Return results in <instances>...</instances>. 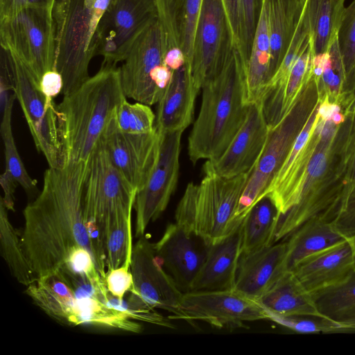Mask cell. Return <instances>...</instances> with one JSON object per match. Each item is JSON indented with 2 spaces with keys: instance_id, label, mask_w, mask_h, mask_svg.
I'll list each match as a JSON object with an SVG mask.
<instances>
[{
  "instance_id": "obj_31",
  "label": "cell",
  "mask_w": 355,
  "mask_h": 355,
  "mask_svg": "<svg viewBox=\"0 0 355 355\" xmlns=\"http://www.w3.org/2000/svg\"><path fill=\"white\" fill-rule=\"evenodd\" d=\"M338 205L355 196V114L345 118L336 141Z\"/></svg>"
},
{
  "instance_id": "obj_29",
  "label": "cell",
  "mask_w": 355,
  "mask_h": 355,
  "mask_svg": "<svg viewBox=\"0 0 355 355\" xmlns=\"http://www.w3.org/2000/svg\"><path fill=\"white\" fill-rule=\"evenodd\" d=\"M345 0H306L304 17L315 55L326 52L338 36Z\"/></svg>"
},
{
  "instance_id": "obj_9",
  "label": "cell",
  "mask_w": 355,
  "mask_h": 355,
  "mask_svg": "<svg viewBox=\"0 0 355 355\" xmlns=\"http://www.w3.org/2000/svg\"><path fill=\"white\" fill-rule=\"evenodd\" d=\"M3 51L12 70L17 99L37 150L44 155L50 168L64 167L67 164L64 124L58 105L40 91L21 62L13 53Z\"/></svg>"
},
{
  "instance_id": "obj_39",
  "label": "cell",
  "mask_w": 355,
  "mask_h": 355,
  "mask_svg": "<svg viewBox=\"0 0 355 355\" xmlns=\"http://www.w3.org/2000/svg\"><path fill=\"white\" fill-rule=\"evenodd\" d=\"M260 8V0H239L240 54L248 64Z\"/></svg>"
},
{
  "instance_id": "obj_28",
  "label": "cell",
  "mask_w": 355,
  "mask_h": 355,
  "mask_svg": "<svg viewBox=\"0 0 355 355\" xmlns=\"http://www.w3.org/2000/svg\"><path fill=\"white\" fill-rule=\"evenodd\" d=\"M305 1L306 0H268L270 35V78L278 69L286 53Z\"/></svg>"
},
{
  "instance_id": "obj_20",
  "label": "cell",
  "mask_w": 355,
  "mask_h": 355,
  "mask_svg": "<svg viewBox=\"0 0 355 355\" xmlns=\"http://www.w3.org/2000/svg\"><path fill=\"white\" fill-rule=\"evenodd\" d=\"M354 270L355 250L347 239L308 256L291 271L313 296L340 284Z\"/></svg>"
},
{
  "instance_id": "obj_30",
  "label": "cell",
  "mask_w": 355,
  "mask_h": 355,
  "mask_svg": "<svg viewBox=\"0 0 355 355\" xmlns=\"http://www.w3.org/2000/svg\"><path fill=\"white\" fill-rule=\"evenodd\" d=\"M279 213L268 196L260 199L242 222V254H248L274 243Z\"/></svg>"
},
{
  "instance_id": "obj_25",
  "label": "cell",
  "mask_w": 355,
  "mask_h": 355,
  "mask_svg": "<svg viewBox=\"0 0 355 355\" xmlns=\"http://www.w3.org/2000/svg\"><path fill=\"white\" fill-rule=\"evenodd\" d=\"M258 301L270 317L297 315L329 319L320 311L313 296L291 270L282 273Z\"/></svg>"
},
{
  "instance_id": "obj_19",
  "label": "cell",
  "mask_w": 355,
  "mask_h": 355,
  "mask_svg": "<svg viewBox=\"0 0 355 355\" xmlns=\"http://www.w3.org/2000/svg\"><path fill=\"white\" fill-rule=\"evenodd\" d=\"M270 131L261 103L249 104L243 125L219 157L205 162L203 173L230 178L251 170L263 151Z\"/></svg>"
},
{
  "instance_id": "obj_36",
  "label": "cell",
  "mask_w": 355,
  "mask_h": 355,
  "mask_svg": "<svg viewBox=\"0 0 355 355\" xmlns=\"http://www.w3.org/2000/svg\"><path fill=\"white\" fill-rule=\"evenodd\" d=\"M155 1L157 18L163 32L165 52L175 49H181V26L184 0Z\"/></svg>"
},
{
  "instance_id": "obj_2",
  "label": "cell",
  "mask_w": 355,
  "mask_h": 355,
  "mask_svg": "<svg viewBox=\"0 0 355 355\" xmlns=\"http://www.w3.org/2000/svg\"><path fill=\"white\" fill-rule=\"evenodd\" d=\"M247 66L231 47L219 73L202 87V101L188 139V153L195 164L214 160L226 150L245 121Z\"/></svg>"
},
{
  "instance_id": "obj_47",
  "label": "cell",
  "mask_w": 355,
  "mask_h": 355,
  "mask_svg": "<svg viewBox=\"0 0 355 355\" xmlns=\"http://www.w3.org/2000/svg\"><path fill=\"white\" fill-rule=\"evenodd\" d=\"M331 120L334 124L340 125L345 122V116L341 112H340L334 114L331 118Z\"/></svg>"
},
{
  "instance_id": "obj_40",
  "label": "cell",
  "mask_w": 355,
  "mask_h": 355,
  "mask_svg": "<svg viewBox=\"0 0 355 355\" xmlns=\"http://www.w3.org/2000/svg\"><path fill=\"white\" fill-rule=\"evenodd\" d=\"M338 42L345 74L355 61V0L345 7Z\"/></svg>"
},
{
  "instance_id": "obj_44",
  "label": "cell",
  "mask_w": 355,
  "mask_h": 355,
  "mask_svg": "<svg viewBox=\"0 0 355 355\" xmlns=\"http://www.w3.org/2000/svg\"><path fill=\"white\" fill-rule=\"evenodd\" d=\"M64 87L61 74L53 69L46 72L42 77L39 88L47 97L53 98L62 92Z\"/></svg>"
},
{
  "instance_id": "obj_1",
  "label": "cell",
  "mask_w": 355,
  "mask_h": 355,
  "mask_svg": "<svg viewBox=\"0 0 355 355\" xmlns=\"http://www.w3.org/2000/svg\"><path fill=\"white\" fill-rule=\"evenodd\" d=\"M87 162L49 168L37 197L23 211L22 248L37 278L53 273L78 248L89 250L105 280L106 266L86 227L84 182Z\"/></svg>"
},
{
  "instance_id": "obj_34",
  "label": "cell",
  "mask_w": 355,
  "mask_h": 355,
  "mask_svg": "<svg viewBox=\"0 0 355 355\" xmlns=\"http://www.w3.org/2000/svg\"><path fill=\"white\" fill-rule=\"evenodd\" d=\"M132 216L115 220L110 227L105 243L106 272L131 259L133 248Z\"/></svg>"
},
{
  "instance_id": "obj_21",
  "label": "cell",
  "mask_w": 355,
  "mask_h": 355,
  "mask_svg": "<svg viewBox=\"0 0 355 355\" xmlns=\"http://www.w3.org/2000/svg\"><path fill=\"white\" fill-rule=\"evenodd\" d=\"M199 91L189 64L185 63L173 71L171 78L157 103V130L160 133L183 132L193 120L195 101Z\"/></svg>"
},
{
  "instance_id": "obj_35",
  "label": "cell",
  "mask_w": 355,
  "mask_h": 355,
  "mask_svg": "<svg viewBox=\"0 0 355 355\" xmlns=\"http://www.w3.org/2000/svg\"><path fill=\"white\" fill-rule=\"evenodd\" d=\"M117 128L132 134L149 133L155 129L156 115L150 105L137 102L130 103L125 99L114 112Z\"/></svg>"
},
{
  "instance_id": "obj_24",
  "label": "cell",
  "mask_w": 355,
  "mask_h": 355,
  "mask_svg": "<svg viewBox=\"0 0 355 355\" xmlns=\"http://www.w3.org/2000/svg\"><path fill=\"white\" fill-rule=\"evenodd\" d=\"M314 55L311 39L309 45L296 61L285 83L264 94L259 101L270 130L291 112L299 100L313 76Z\"/></svg>"
},
{
  "instance_id": "obj_46",
  "label": "cell",
  "mask_w": 355,
  "mask_h": 355,
  "mask_svg": "<svg viewBox=\"0 0 355 355\" xmlns=\"http://www.w3.org/2000/svg\"><path fill=\"white\" fill-rule=\"evenodd\" d=\"M338 321L347 325L355 327V311L346 315Z\"/></svg>"
},
{
  "instance_id": "obj_7",
  "label": "cell",
  "mask_w": 355,
  "mask_h": 355,
  "mask_svg": "<svg viewBox=\"0 0 355 355\" xmlns=\"http://www.w3.org/2000/svg\"><path fill=\"white\" fill-rule=\"evenodd\" d=\"M137 193L113 164L100 140L87 162L84 211L86 227L104 261L108 230L115 220L132 216Z\"/></svg>"
},
{
  "instance_id": "obj_10",
  "label": "cell",
  "mask_w": 355,
  "mask_h": 355,
  "mask_svg": "<svg viewBox=\"0 0 355 355\" xmlns=\"http://www.w3.org/2000/svg\"><path fill=\"white\" fill-rule=\"evenodd\" d=\"M53 6L25 8L0 20L2 49L13 53L21 62L38 87L42 76L55 69Z\"/></svg>"
},
{
  "instance_id": "obj_41",
  "label": "cell",
  "mask_w": 355,
  "mask_h": 355,
  "mask_svg": "<svg viewBox=\"0 0 355 355\" xmlns=\"http://www.w3.org/2000/svg\"><path fill=\"white\" fill-rule=\"evenodd\" d=\"M130 263L131 259H128L121 266L107 271L105 275L108 292L120 300H123L125 293L133 288Z\"/></svg>"
},
{
  "instance_id": "obj_37",
  "label": "cell",
  "mask_w": 355,
  "mask_h": 355,
  "mask_svg": "<svg viewBox=\"0 0 355 355\" xmlns=\"http://www.w3.org/2000/svg\"><path fill=\"white\" fill-rule=\"evenodd\" d=\"M0 133L4 146L6 171L26 192L34 191L37 181L29 175L19 154L12 133V121L1 122Z\"/></svg>"
},
{
  "instance_id": "obj_6",
  "label": "cell",
  "mask_w": 355,
  "mask_h": 355,
  "mask_svg": "<svg viewBox=\"0 0 355 355\" xmlns=\"http://www.w3.org/2000/svg\"><path fill=\"white\" fill-rule=\"evenodd\" d=\"M340 125L319 119L318 140L304 175L297 205L279 216L274 243L288 237L308 220L320 216L331 218L338 197L336 184V141Z\"/></svg>"
},
{
  "instance_id": "obj_32",
  "label": "cell",
  "mask_w": 355,
  "mask_h": 355,
  "mask_svg": "<svg viewBox=\"0 0 355 355\" xmlns=\"http://www.w3.org/2000/svg\"><path fill=\"white\" fill-rule=\"evenodd\" d=\"M8 209L0 200V251L12 276L26 287L37 277L24 252L21 236L10 222Z\"/></svg>"
},
{
  "instance_id": "obj_23",
  "label": "cell",
  "mask_w": 355,
  "mask_h": 355,
  "mask_svg": "<svg viewBox=\"0 0 355 355\" xmlns=\"http://www.w3.org/2000/svg\"><path fill=\"white\" fill-rule=\"evenodd\" d=\"M285 243H275L248 254H242L237 267L234 289L258 300L282 273Z\"/></svg>"
},
{
  "instance_id": "obj_12",
  "label": "cell",
  "mask_w": 355,
  "mask_h": 355,
  "mask_svg": "<svg viewBox=\"0 0 355 355\" xmlns=\"http://www.w3.org/2000/svg\"><path fill=\"white\" fill-rule=\"evenodd\" d=\"M177 320H200L221 329L243 327L246 322L269 320L258 300L232 290L190 291L183 294Z\"/></svg>"
},
{
  "instance_id": "obj_43",
  "label": "cell",
  "mask_w": 355,
  "mask_h": 355,
  "mask_svg": "<svg viewBox=\"0 0 355 355\" xmlns=\"http://www.w3.org/2000/svg\"><path fill=\"white\" fill-rule=\"evenodd\" d=\"M55 0H0V20L10 17L28 8L47 7Z\"/></svg>"
},
{
  "instance_id": "obj_4",
  "label": "cell",
  "mask_w": 355,
  "mask_h": 355,
  "mask_svg": "<svg viewBox=\"0 0 355 355\" xmlns=\"http://www.w3.org/2000/svg\"><path fill=\"white\" fill-rule=\"evenodd\" d=\"M111 0H55V69L62 76L64 96L89 78V65L98 54V28Z\"/></svg>"
},
{
  "instance_id": "obj_5",
  "label": "cell",
  "mask_w": 355,
  "mask_h": 355,
  "mask_svg": "<svg viewBox=\"0 0 355 355\" xmlns=\"http://www.w3.org/2000/svg\"><path fill=\"white\" fill-rule=\"evenodd\" d=\"M253 168L230 178L204 173L199 184L189 182L177 206L175 222L211 244L225 237L243 219L236 220L235 215Z\"/></svg>"
},
{
  "instance_id": "obj_14",
  "label": "cell",
  "mask_w": 355,
  "mask_h": 355,
  "mask_svg": "<svg viewBox=\"0 0 355 355\" xmlns=\"http://www.w3.org/2000/svg\"><path fill=\"white\" fill-rule=\"evenodd\" d=\"M157 17L155 0H111L98 28L102 66L123 62L137 35Z\"/></svg>"
},
{
  "instance_id": "obj_15",
  "label": "cell",
  "mask_w": 355,
  "mask_h": 355,
  "mask_svg": "<svg viewBox=\"0 0 355 355\" xmlns=\"http://www.w3.org/2000/svg\"><path fill=\"white\" fill-rule=\"evenodd\" d=\"M112 116L101 141L117 169L138 191L147 183L158 159L162 134L122 132Z\"/></svg>"
},
{
  "instance_id": "obj_16",
  "label": "cell",
  "mask_w": 355,
  "mask_h": 355,
  "mask_svg": "<svg viewBox=\"0 0 355 355\" xmlns=\"http://www.w3.org/2000/svg\"><path fill=\"white\" fill-rule=\"evenodd\" d=\"M231 47L221 0H204L190 64L194 83L200 89L221 71Z\"/></svg>"
},
{
  "instance_id": "obj_3",
  "label": "cell",
  "mask_w": 355,
  "mask_h": 355,
  "mask_svg": "<svg viewBox=\"0 0 355 355\" xmlns=\"http://www.w3.org/2000/svg\"><path fill=\"white\" fill-rule=\"evenodd\" d=\"M126 99L119 68L102 66L58 105L64 124L67 162H87L109 121Z\"/></svg>"
},
{
  "instance_id": "obj_8",
  "label": "cell",
  "mask_w": 355,
  "mask_h": 355,
  "mask_svg": "<svg viewBox=\"0 0 355 355\" xmlns=\"http://www.w3.org/2000/svg\"><path fill=\"white\" fill-rule=\"evenodd\" d=\"M319 78L313 74L291 112L272 129L240 198L235 219L243 218L262 198L284 163L318 101Z\"/></svg>"
},
{
  "instance_id": "obj_11",
  "label": "cell",
  "mask_w": 355,
  "mask_h": 355,
  "mask_svg": "<svg viewBox=\"0 0 355 355\" xmlns=\"http://www.w3.org/2000/svg\"><path fill=\"white\" fill-rule=\"evenodd\" d=\"M163 32L157 17L137 35L119 67L122 88L126 98L148 105L157 103L162 93L153 75L164 63Z\"/></svg>"
},
{
  "instance_id": "obj_38",
  "label": "cell",
  "mask_w": 355,
  "mask_h": 355,
  "mask_svg": "<svg viewBox=\"0 0 355 355\" xmlns=\"http://www.w3.org/2000/svg\"><path fill=\"white\" fill-rule=\"evenodd\" d=\"M204 0H184L181 26V49L191 64L196 32Z\"/></svg>"
},
{
  "instance_id": "obj_27",
  "label": "cell",
  "mask_w": 355,
  "mask_h": 355,
  "mask_svg": "<svg viewBox=\"0 0 355 355\" xmlns=\"http://www.w3.org/2000/svg\"><path fill=\"white\" fill-rule=\"evenodd\" d=\"M270 35L268 0H260V8L246 69L245 101H259L270 79Z\"/></svg>"
},
{
  "instance_id": "obj_45",
  "label": "cell",
  "mask_w": 355,
  "mask_h": 355,
  "mask_svg": "<svg viewBox=\"0 0 355 355\" xmlns=\"http://www.w3.org/2000/svg\"><path fill=\"white\" fill-rule=\"evenodd\" d=\"M0 184L3 191L1 200L8 209L15 211V192L18 185L17 181L6 170L0 176Z\"/></svg>"
},
{
  "instance_id": "obj_17",
  "label": "cell",
  "mask_w": 355,
  "mask_h": 355,
  "mask_svg": "<svg viewBox=\"0 0 355 355\" xmlns=\"http://www.w3.org/2000/svg\"><path fill=\"white\" fill-rule=\"evenodd\" d=\"M130 270L133 288L130 292L150 306L170 313V320H177L184 293L162 266L156 256L154 243L145 234L133 245Z\"/></svg>"
},
{
  "instance_id": "obj_26",
  "label": "cell",
  "mask_w": 355,
  "mask_h": 355,
  "mask_svg": "<svg viewBox=\"0 0 355 355\" xmlns=\"http://www.w3.org/2000/svg\"><path fill=\"white\" fill-rule=\"evenodd\" d=\"M288 237L284 260L285 271L292 270L308 256L348 239L325 216L308 220Z\"/></svg>"
},
{
  "instance_id": "obj_13",
  "label": "cell",
  "mask_w": 355,
  "mask_h": 355,
  "mask_svg": "<svg viewBox=\"0 0 355 355\" xmlns=\"http://www.w3.org/2000/svg\"><path fill=\"white\" fill-rule=\"evenodd\" d=\"M161 134L158 159L147 183L136 196L137 238L144 235L148 224L164 211L177 186L182 132Z\"/></svg>"
},
{
  "instance_id": "obj_33",
  "label": "cell",
  "mask_w": 355,
  "mask_h": 355,
  "mask_svg": "<svg viewBox=\"0 0 355 355\" xmlns=\"http://www.w3.org/2000/svg\"><path fill=\"white\" fill-rule=\"evenodd\" d=\"M320 311L339 320L355 311V270L340 284L313 295Z\"/></svg>"
},
{
  "instance_id": "obj_18",
  "label": "cell",
  "mask_w": 355,
  "mask_h": 355,
  "mask_svg": "<svg viewBox=\"0 0 355 355\" xmlns=\"http://www.w3.org/2000/svg\"><path fill=\"white\" fill-rule=\"evenodd\" d=\"M211 245L194 230L175 222L167 225L154 249L162 266L185 293L191 291Z\"/></svg>"
},
{
  "instance_id": "obj_42",
  "label": "cell",
  "mask_w": 355,
  "mask_h": 355,
  "mask_svg": "<svg viewBox=\"0 0 355 355\" xmlns=\"http://www.w3.org/2000/svg\"><path fill=\"white\" fill-rule=\"evenodd\" d=\"M227 21L232 46L240 53L239 0H221Z\"/></svg>"
},
{
  "instance_id": "obj_22",
  "label": "cell",
  "mask_w": 355,
  "mask_h": 355,
  "mask_svg": "<svg viewBox=\"0 0 355 355\" xmlns=\"http://www.w3.org/2000/svg\"><path fill=\"white\" fill-rule=\"evenodd\" d=\"M242 222L225 237L211 244L191 291L234 289L242 254Z\"/></svg>"
}]
</instances>
